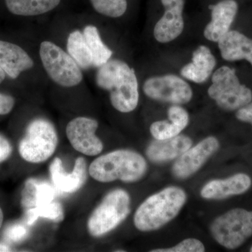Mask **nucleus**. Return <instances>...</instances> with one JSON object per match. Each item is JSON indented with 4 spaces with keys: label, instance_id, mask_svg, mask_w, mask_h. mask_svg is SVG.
Instances as JSON below:
<instances>
[{
    "label": "nucleus",
    "instance_id": "nucleus-30",
    "mask_svg": "<svg viewBox=\"0 0 252 252\" xmlns=\"http://www.w3.org/2000/svg\"><path fill=\"white\" fill-rule=\"evenodd\" d=\"M235 117L240 122L248 123L252 126V102L238 109Z\"/></svg>",
    "mask_w": 252,
    "mask_h": 252
},
{
    "label": "nucleus",
    "instance_id": "nucleus-24",
    "mask_svg": "<svg viewBox=\"0 0 252 252\" xmlns=\"http://www.w3.org/2000/svg\"><path fill=\"white\" fill-rule=\"evenodd\" d=\"M94 14L107 18H119L125 16L130 7L129 0H85Z\"/></svg>",
    "mask_w": 252,
    "mask_h": 252
},
{
    "label": "nucleus",
    "instance_id": "nucleus-31",
    "mask_svg": "<svg viewBox=\"0 0 252 252\" xmlns=\"http://www.w3.org/2000/svg\"><path fill=\"white\" fill-rule=\"evenodd\" d=\"M11 251V248L7 245L4 243H0V252Z\"/></svg>",
    "mask_w": 252,
    "mask_h": 252
},
{
    "label": "nucleus",
    "instance_id": "nucleus-28",
    "mask_svg": "<svg viewBox=\"0 0 252 252\" xmlns=\"http://www.w3.org/2000/svg\"><path fill=\"white\" fill-rule=\"evenodd\" d=\"M16 100L9 94L0 93V115H6L14 109Z\"/></svg>",
    "mask_w": 252,
    "mask_h": 252
},
{
    "label": "nucleus",
    "instance_id": "nucleus-17",
    "mask_svg": "<svg viewBox=\"0 0 252 252\" xmlns=\"http://www.w3.org/2000/svg\"><path fill=\"white\" fill-rule=\"evenodd\" d=\"M69 0H4L9 13L26 18H39L62 9Z\"/></svg>",
    "mask_w": 252,
    "mask_h": 252
},
{
    "label": "nucleus",
    "instance_id": "nucleus-11",
    "mask_svg": "<svg viewBox=\"0 0 252 252\" xmlns=\"http://www.w3.org/2000/svg\"><path fill=\"white\" fill-rule=\"evenodd\" d=\"M160 2L164 13L154 27V36L156 40L165 44L175 40L184 31L186 0H160Z\"/></svg>",
    "mask_w": 252,
    "mask_h": 252
},
{
    "label": "nucleus",
    "instance_id": "nucleus-23",
    "mask_svg": "<svg viewBox=\"0 0 252 252\" xmlns=\"http://www.w3.org/2000/svg\"><path fill=\"white\" fill-rule=\"evenodd\" d=\"M91 23H86L81 29L92 54L94 69H96L112 59L114 52L104 43L98 28Z\"/></svg>",
    "mask_w": 252,
    "mask_h": 252
},
{
    "label": "nucleus",
    "instance_id": "nucleus-1",
    "mask_svg": "<svg viewBox=\"0 0 252 252\" xmlns=\"http://www.w3.org/2000/svg\"><path fill=\"white\" fill-rule=\"evenodd\" d=\"M94 82L109 94L113 107L121 113H130L137 108L140 99L139 84L134 68L123 60L111 59L96 69Z\"/></svg>",
    "mask_w": 252,
    "mask_h": 252
},
{
    "label": "nucleus",
    "instance_id": "nucleus-15",
    "mask_svg": "<svg viewBox=\"0 0 252 252\" xmlns=\"http://www.w3.org/2000/svg\"><path fill=\"white\" fill-rule=\"evenodd\" d=\"M252 187L251 176L245 172H238L221 180L208 182L201 190V196L205 199L222 200L247 193Z\"/></svg>",
    "mask_w": 252,
    "mask_h": 252
},
{
    "label": "nucleus",
    "instance_id": "nucleus-14",
    "mask_svg": "<svg viewBox=\"0 0 252 252\" xmlns=\"http://www.w3.org/2000/svg\"><path fill=\"white\" fill-rule=\"evenodd\" d=\"M211 21L204 30V36L209 41L218 42L230 31L238 11L236 0H220L210 4Z\"/></svg>",
    "mask_w": 252,
    "mask_h": 252
},
{
    "label": "nucleus",
    "instance_id": "nucleus-18",
    "mask_svg": "<svg viewBox=\"0 0 252 252\" xmlns=\"http://www.w3.org/2000/svg\"><path fill=\"white\" fill-rule=\"evenodd\" d=\"M216 64V59L210 49L200 46L193 51L191 62L181 69V75L192 82L202 84L212 75Z\"/></svg>",
    "mask_w": 252,
    "mask_h": 252
},
{
    "label": "nucleus",
    "instance_id": "nucleus-29",
    "mask_svg": "<svg viewBox=\"0 0 252 252\" xmlns=\"http://www.w3.org/2000/svg\"><path fill=\"white\" fill-rule=\"evenodd\" d=\"M13 152V147L9 140L0 135V163L7 160Z\"/></svg>",
    "mask_w": 252,
    "mask_h": 252
},
{
    "label": "nucleus",
    "instance_id": "nucleus-13",
    "mask_svg": "<svg viewBox=\"0 0 252 252\" xmlns=\"http://www.w3.org/2000/svg\"><path fill=\"white\" fill-rule=\"evenodd\" d=\"M87 164L85 159H76L74 168L71 172L64 170L60 158H54L50 165V174L54 187L64 193H74L82 188L87 179Z\"/></svg>",
    "mask_w": 252,
    "mask_h": 252
},
{
    "label": "nucleus",
    "instance_id": "nucleus-3",
    "mask_svg": "<svg viewBox=\"0 0 252 252\" xmlns=\"http://www.w3.org/2000/svg\"><path fill=\"white\" fill-rule=\"evenodd\" d=\"M187 200L182 189L171 187L154 194L141 204L134 215V224L140 231H153L173 220Z\"/></svg>",
    "mask_w": 252,
    "mask_h": 252
},
{
    "label": "nucleus",
    "instance_id": "nucleus-16",
    "mask_svg": "<svg viewBox=\"0 0 252 252\" xmlns=\"http://www.w3.org/2000/svg\"><path fill=\"white\" fill-rule=\"evenodd\" d=\"M34 65V60L21 46L0 40V67L11 79H18L22 73L32 70Z\"/></svg>",
    "mask_w": 252,
    "mask_h": 252
},
{
    "label": "nucleus",
    "instance_id": "nucleus-25",
    "mask_svg": "<svg viewBox=\"0 0 252 252\" xmlns=\"http://www.w3.org/2000/svg\"><path fill=\"white\" fill-rule=\"evenodd\" d=\"M48 219L55 222L62 221L64 214L62 205L59 202L43 204L29 209L26 212V221L28 225H32L38 218Z\"/></svg>",
    "mask_w": 252,
    "mask_h": 252
},
{
    "label": "nucleus",
    "instance_id": "nucleus-4",
    "mask_svg": "<svg viewBox=\"0 0 252 252\" xmlns=\"http://www.w3.org/2000/svg\"><path fill=\"white\" fill-rule=\"evenodd\" d=\"M38 56L44 73L55 85L69 89L84 82V70L56 41L41 40L38 46Z\"/></svg>",
    "mask_w": 252,
    "mask_h": 252
},
{
    "label": "nucleus",
    "instance_id": "nucleus-10",
    "mask_svg": "<svg viewBox=\"0 0 252 252\" xmlns=\"http://www.w3.org/2000/svg\"><path fill=\"white\" fill-rule=\"evenodd\" d=\"M98 127L96 119L79 116L68 122L66 136L74 150L87 157H95L104 149L103 142L96 135Z\"/></svg>",
    "mask_w": 252,
    "mask_h": 252
},
{
    "label": "nucleus",
    "instance_id": "nucleus-19",
    "mask_svg": "<svg viewBox=\"0 0 252 252\" xmlns=\"http://www.w3.org/2000/svg\"><path fill=\"white\" fill-rule=\"evenodd\" d=\"M217 43L225 61L245 60L252 66V39L240 32L229 31Z\"/></svg>",
    "mask_w": 252,
    "mask_h": 252
},
{
    "label": "nucleus",
    "instance_id": "nucleus-2",
    "mask_svg": "<svg viewBox=\"0 0 252 252\" xmlns=\"http://www.w3.org/2000/svg\"><path fill=\"white\" fill-rule=\"evenodd\" d=\"M147 164L144 158L128 149H119L99 156L91 162L89 173L101 183L120 180L135 182L145 175Z\"/></svg>",
    "mask_w": 252,
    "mask_h": 252
},
{
    "label": "nucleus",
    "instance_id": "nucleus-12",
    "mask_svg": "<svg viewBox=\"0 0 252 252\" xmlns=\"http://www.w3.org/2000/svg\"><path fill=\"white\" fill-rule=\"evenodd\" d=\"M219 148L220 142L217 138L207 137L180 156L172 167L174 175L180 179L187 178L193 175Z\"/></svg>",
    "mask_w": 252,
    "mask_h": 252
},
{
    "label": "nucleus",
    "instance_id": "nucleus-26",
    "mask_svg": "<svg viewBox=\"0 0 252 252\" xmlns=\"http://www.w3.org/2000/svg\"><path fill=\"white\" fill-rule=\"evenodd\" d=\"M152 252H203L205 247L203 244L195 238H188L181 242L178 245L171 248L158 249L152 250Z\"/></svg>",
    "mask_w": 252,
    "mask_h": 252
},
{
    "label": "nucleus",
    "instance_id": "nucleus-34",
    "mask_svg": "<svg viewBox=\"0 0 252 252\" xmlns=\"http://www.w3.org/2000/svg\"><path fill=\"white\" fill-rule=\"evenodd\" d=\"M249 251L252 252V245L250 247V250H249Z\"/></svg>",
    "mask_w": 252,
    "mask_h": 252
},
{
    "label": "nucleus",
    "instance_id": "nucleus-20",
    "mask_svg": "<svg viewBox=\"0 0 252 252\" xmlns=\"http://www.w3.org/2000/svg\"><path fill=\"white\" fill-rule=\"evenodd\" d=\"M191 145V139L185 135H178L165 140H156L147 148V155L154 162L167 161L180 157Z\"/></svg>",
    "mask_w": 252,
    "mask_h": 252
},
{
    "label": "nucleus",
    "instance_id": "nucleus-8",
    "mask_svg": "<svg viewBox=\"0 0 252 252\" xmlns=\"http://www.w3.org/2000/svg\"><path fill=\"white\" fill-rule=\"evenodd\" d=\"M212 236L220 246L237 250L252 238V210L236 207L214 220L210 227Z\"/></svg>",
    "mask_w": 252,
    "mask_h": 252
},
{
    "label": "nucleus",
    "instance_id": "nucleus-27",
    "mask_svg": "<svg viewBox=\"0 0 252 252\" xmlns=\"http://www.w3.org/2000/svg\"><path fill=\"white\" fill-rule=\"evenodd\" d=\"M28 234L27 228L19 223L11 225L5 231V237L6 239L15 243L22 241L27 238Z\"/></svg>",
    "mask_w": 252,
    "mask_h": 252
},
{
    "label": "nucleus",
    "instance_id": "nucleus-21",
    "mask_svg": "<svg viewBox=\"0 0 252 252\" xmlns=\"http://www.w3.org/2000/svg\"><path fill=\"white\" fill-rule=\"evenodd\" d=\"M168 120L159 121L150 126V132L156 140H165L180 135L189 122L188 112L178 104L168 109Z\"/></svg>",
    "mask_w": 252,
    "mask_h": 252
},
{
    "label": "nucleus",
    "instance_id": "nucleus-32",
    "mask_svg": "<svg viewBox=\"0 0 252 252\" xmlns=\"http://www.w3.org/2000/svg\"><path fill=\"white\" fill-rule=\"evenodd\" d=\"M6 73H5L4 70L0 67V84H1L4 82L5 79H6Z\"/></svg>",
    "mask_w": 252,
    "mask_h": 252
},
{
    "label": "nucleus",
    "instance_id": "nucleus-33",
    "mask_svg": "<svg viewBox=\"0 0 252 252\" xmlns=\"http://www.w3.org/2000/svg\"><path fill=\"white\" fill-rule=\"evenodd\" d=\"M3 221H4V213H3L2 210L0 207V228L2 226Z\"/></svg>",
    "mask_w": 252,
    "mask_h": 252
},
{
    "label": "nucleus",
    "instance_id": "nucleus-7",
    "mask_svg": "<svg viewBox=\"0 0 252 252\" xmlns=\"http://www.w3.org/2000/svg\"><path fill=\"white\" fill-rule=\"evenodd\" d=\"M209 96L223 110L233 112L252 102V91L240 83L235 69L222 66L212 74Z\"/></svg>",
    "mask_w": 252,
    "mask_h": 252
},
{
    "label": "nucleus",
    "instance_id": "nucleus-22",
    "mask_svg": "<svg viewBox=\"0 0 252 252\" xmlns=\"http://www.w3.org/2000/svg\"><path fill=\"white\" fill-rule=\"evenodd\" d=\"M64 49L83 70L94 69V59L81 28H74L68 32Z\"/></svg>",
    "mask_w": 252,
    "mask_h": 252
},
{
    "label": "nucleus",
    "instance_id": "nucleus-5",
    "mask_svg": "<svg viewBox=\"0 0 252 252\" xmlns=\"http://www.w3.org/2000/svg\"><path fill=\"white\" fill-rule=\"evenodd\" d=\"M130 212L128 193L118 189L107 193L87 220V230L94 238H100L119 226Z\"/></svg>",
    "mask_w": 252,
    "mask_h": 252
},
{
    "label": "nucleus",
    "instance_id": "nucleus-6",
    "mask_svg": "<svg viewBox=\"0 0 252 252\" xmlns=\"http://www.w3.org/2000/svg\"><path fill=\"white\" fill-rule=\"evenodd\" d=\"M59 144L57 130L52 123L37 118L30 123L18 146L23 160L31 163H41L52 157Z\"/></svg>",
    "mask_w": 252,
    "mask_h": 252
},
{
    "label": "nucleus",
    "instance_id": "nucleus-9",
    "mask_svg": "<svg viewBox=\"0 0 252 252\" xmlns=\"http://www.w3.org/2000/svg\"><path fill=\"white\" fill-rule=\"evenodd\" d=\"M142 89L149 98L174 104L188 103L193 97V91L188 83L175 74L148 78Z\"/></svg>",
    "mask_w": 252,
    "mask_h": 252
}]
</instances>
